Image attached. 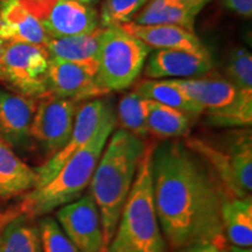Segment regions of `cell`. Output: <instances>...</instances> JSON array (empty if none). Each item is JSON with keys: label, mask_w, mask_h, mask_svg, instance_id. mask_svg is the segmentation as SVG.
Here are the masks:
<instances>
[{"label": "cell", "mask_w": 252, "mask_h": 252, "mask_svg": "<svg viewBox=\"0 0 252 252\" xmlns=\"http://www.w3.org/2000/svg\"><path fill=\"white\" fill-rule=\"evenodd\" d=\"M152 180L158 220L172 249L225 247L222 208L230 196L200 154L180 140L154 146Z\"/></svg>", "instance_id": "1"}, {"label": "cell", "mask_w": 252, "mask_h": 252, "mask_svg": "<svg viewBox=\"0 0 252 252\" xmlns=\"http://www.w3.org/2000/svg\"><path fill=\"white\" fill-rule=\"evenodd\" d=\"M146 144L131 132L113 130L90 181V195L97 204L105 250L117 228L122 209L137 175Z\"/></svg>", "instance_id": "2"}, {"label": "cell", "mask_w": 252, "mask_h": 252, "mask_svg": "<svg viewBox=\"0 0 252 252\" xmlns=\"http://www.w3.org/2000/svg\"><path fill=\"white\" fill-rule=\"evenodd\" d=\"M116 124V113L109 105L91 139L62 166L52 180L42 187L28 191L21 204V212L30 217L46 215L56 208L80 198L90 185Z\"/></svg>", "instance_id": "3"}, {"label": "cell", "mask_w": 252, "mask_h": 252, "mask_svg": "<svg viewBox=\"0 0 252 252\" xmlns=\"http://www.w3.org/2000/svg\"><path fill=\"white\" fill-rule=\"evenodd\" d=\"M153 149L154 146L145 149L117 228L105 252H166L167 243L154 204Z\"/></svg>", "instance_id": "4"}, {"label": "cell", "mask_w": 252, "mask_h": 252, "mask_svg": "<svg viewBox=\"0 0 252 252\" xmlns=\"http://www.w3.org/2000/svg\"><path fill=\"white\" fill-rule=\"evenodd\" d=\"M152 49L121 26L102 28L97 55V81L106 91H121L134 83Z\"/></svg>", "instance_id": "5"}, {"label": "cell", "mask_w": 252, "mask_h": 252, "mask_svg": "<svg viewBox=\"0 0 252 252\" xmlns=\"http://www.w3.org/2000/svg\"><path fill=\"white\" fill-rule=\"evenodd\" d=\"M50 56L43 46L7 42L1 62V77L15 93L40 99L48 94L47 74Z\"/></svg>", "instance_id": "6"}, {"label": "cell", "mask_w": 252, "mask_h": 252, "mask_svg": "<svg viewBox=\"0 0 252 252\" xmlns=\"http://www.w3.org/2000/svg\"><path fill=\"white\" fill-rule=\"evenodd\" d=\"M78 108L76 100L58 98L50 94L37 100L31 126V139L49 158L67 144Z\"/></svg>", "instance_id": "7"}, {"label": "cell", "mask_w": 252, "mask_h": 252, "mask_svg": "<svg viewBox=\"0 0 252 252\" xmlns=\"http://www.w3.org/2000/svg\"><path fill=\"white\" fill-rule=\"evenodd\" d=\"M56 219L81 252H105L100 214L90 194L60 207Z\"/></svg>", "instance_id": "8"}, {"label": "cell", "mask_w": 252, "mask_h": 252, "mask_svg": "<svg viewBox=\"0 0 252 252\" xmlns=\"http://www.w3.org/2000/svg\"><path fill=\"white\" fill-rule=\"evenodd\" d=\"M47 91L50 96L78 103L106 94L97 81V64L56 59H50L49 61Z\"/></svg>", "instance_id": "9"}, {"label": "cell", "mask_w": 252, "mask_h": 252, "mask_svg": "<svg viewBox=\"0 0 252 252\" xmlns=\"http://www.w3.org/2000/svg\"><path fill=\"white\" fill-rule=\"evenodd\" d=\"M109 105L108 102L99 98L90 99L80 105L67 144L58 153L50 157L43 165L35 168L37 174L35 188L42 187L52 180L62 168V166L91 139Z\"/></svg>", "instance_id": "10"}, {"label": "cell", "mask_w": 252, "mask_h": 252, "mask_svg": "<svg viewBox=\"0 0 252 252\" xmlns=\"http://www.w3.org/2000/svg\"><path fill=\"white\" fill-rule=\"evenodd\" d=\"M40 21L49 37L80 35L99 27V13L96 7L77 0H54Z\"/></svg>", "instance_id": "11"}, {"label": "cell", "mask_w": 252, "mask_h": 252, "mask_svg": "<svg viewBox=\"0 0 252 252\" xmlns=\"http://www.w3.org/2000/svg\"><path fill=\"white\" fill-rule=\"evenodd\" d=\"M214 63L208 54H198L187 50L157 49L151 52L144 65V75L150 80L175 77H200L213 70Z\"/></svg>", "instance_id": "12"}, {"label": "cell", "mask_w": 252, "mask_h": 252, "mask_svg": "<svg viewBox=\"0 0 252 252\" xmlns=\"http://www.w3.org/2000/svg\"><path fill=\"white\" fill-rule=\"evenodd\" d=\"M37 100L0 90V139L12 149H25L30 144Z\"/></svg>", "instance_id": "13"}, {"label": "cell", "mask_w": 252, "mask_h": 252, "mask_svg": "<svg viewBox=\"0 0 252 252\" xmlns=\"http://www.w3.org/2000/svg\"><path fill=\"white\" fill-rule=\"evenodd\" d=\"M172 81L189 98L200 105L206 115L228 109L244 93L238 90L226 78L220 76L176 78Z\"/></svg>", "instance_id": "14"}, {"label": "cell", "mask_w": 252, "mask_h": 252, "mask_svg": "<svg viewBox=\"0 0 252 252\" xmlns=\"http://www.w3.org/2000/svg\"><path fill=\"white\" fill-rule=\"evenodd\" d=\"M0 37L6 42L45 46L49 36L23 0H0Z\"/></svg>", "instance_id": "15"}, {"label": "cell", "mask_w": 252, "mask_h": 252, "mask_svg": "<svg viewBox=\"0 0 252 252\" xmlns=\"http://www.w3.org/2000/svg\"><path fill=\"white\" fill-rule=\"evenodd\" d=\"M123 30L143 41L151 49H178L198 54H208V49L195 32L169 25H135L128 23L121 26Z\"/></svg>", "instance_id": "16"}, {"label": "cell", "mask_w": 252, "mask_h": 252, "mask_svg": "<svg viewBox=\"0 0 252 252\" xmlns=\"http://www.w3.org/2000/svg\"><path fill=\"white\" fill-rule=\"evenodd\" d=\"M37 174L0 139V198L25 194L36 187Z\"/></svg>", "instance_id": "17"}, {"label": "cell", "mask_w": 252, "mask_h": 252, "mask_svg": "<svg viewBox=\"0 0 252 252\" xmlns=\"http://www.w3.org/2000/svg\"><path fill=\"white\" fill-rule=\"evenodd\" d=\"M100 33L102 27L89 34L48 37L43 47L48 52L50 59L97 64Z\"/></svg>", "instance_id": "18"}, {"label": "cell", "mask_w": 252, "mask_h": 252, "mask_svg": "<svg viewBox=\"0 0 252 252\" xmlns=\"http://www.w3.org/2000/svg\"><path fill=\"white\" fill-rule=\"evenodd\" d=\"M197 14L181 0H150L131 23L144 26L169 25L194 32Z\"/></svg>", "instance_id": "19"}, {"label": "cell", "mask_w": 252, "mask_h": 252, "mask_svg": "<svg viewBox=\"0 0 252 252\" xmlns=\"http://www.w3.org/2000/svg\"><path fill=\"white\" fill-rule=\"evenodd\" d=\"M224 236L234 247L252 245V197H230L222 208Z\"/></svg>", "instance_id": "20"}, {"label": "cell", "mask_w": 252, "mask_h": 252, "mask_svg": "<svg viewBox=\"0 0 252 252\" xmlns=\"http://www.w3.org/2000/svg\"><path fill=\"white\" fill-rule=\"evenodd\" d=\"M191 116L147 99V131L160 139L185 137L190 131Z\"/></svg>", "instance_id": "21"}, {"label": "cell", "mask_w": 252, "mask_h": 252, "mask_svg": "<svg viewBox=\"0 0 252 252\" xmlns=\"http://www.w3.org/2000/svg\"><path fill=\"white\" fill-rule=\"evenodd\" d=\"M135 91L144 98L176 109L191 117H197L203 113L202 108L189 98L172 80L141 81L135 88Z\"/></svg>", "instance_id": "22"}, {"label": "cell", "mask_w": 252, "mask_h": 252, "mask_svg": "<svg viewBox=\"0 0 252 252\" xmlns=\"http://www.w3.org/2000/svg\"><path fill=\"white\" fill-rule=\"evenodd\" d=\"M0 252H42L39 225L27 215L14 217L0 232Z\"/></svg>", "instance_id": "23"}, {"label": "cell", "mask_w": 252, "mask_h": 252, "mask_svg": "<svg viewBox=\"0 0 252 252\" xmlns=\"http://www.w3.org/2000/svg\"><path fill=\"white\" fill-rule=\"evenodd\" d=\"M232 175L242 197L252 190V138L251 131L237 132L231 138L228 152Z\"/></svg>", "instance_id": "24"}, {"label": "cell", "mask_w": 252, "mask_h": 252, "mask_svg": "<svg viewBox=\"0 0 252 252\" xmlns=\"http://www.w3.org/2000/svg\"><path fill=\"white\" fill-rule=\"evenodd\" d=\"M116 119L123 130L140 138L147 135V99L135 90L124 94L118 104Z\"/></svg>", "instance_id": "25"}, {"label": "cell", "mask_w": 252, "mask_h": 252, "mask_svg": "<svg viewBox=\"0 0 252 252\" xmlns=\"http://www.w3.org/2000/svg\"><path fill=\"white\" fill-rule=\"evenodd\" d=\"M209 125L220 127H248L252 123V93H242L237 102L223 111L206 115Z\"/></svg>", "instance_id": "26"}, {"label": "cell", "mask_w": 252, "mask_h": 252, "mask_svg": "<svg viewBox=\"0 0 252 252\" xmlns=\"http://www.w3.org/2000/svg\"><path fill=\"white\" fill-rule=\"evenodd\" d=\"M150 0H104L99 13V27L123 26L131 23Z\"/></svg>", "instance_id": "27"}, {"label": "cell", "mask_w": 252, "mask_h": 252, "mask_svg": "<svg viewBox=\"0 0 252 252\" xmlns=\"http://www.w3.org/2000/svg\"><path fill=\"white\" fill-rule=\"evenodd\" d=\"M226 80L238 90L252 93V55L248 49L236 48L225 65Z\"/></svg>", "instance_id": "28"}, {"label": "cell", "mask_w": 252, "mask_h": 252, "mask_svg": "<svg viewBox=\"0 0 252 252\" xmlns=\"http://www.w3.org/2000/svg\"><path fill=\"white\" fill-rule=\"evenodd\" d=\"M39 230L42 252H81L52 217H43L39 223Z\"/></svg>", "instance_id": "29"}, {"label": "cell", "mask_w": 252, "mask_h": 252, "mask_svg": "<svg viewBox=\"0 0 252 252\" xmlns=\"http://www.w3.org/2000/svg\"><path fill=\"white\" fill-rule=\"evenodd\" d=\"M226 8L244 18H251L252 0H223Z\"/></svg>", "instance_id": "30"}, {"label": "cell", "mask_w": 252, "mask_h": 252, "mask_svg": "<svg viewBox=\"0 0 252 252\" xmlns=\"http://www.w3.org/2000/svg\"><path fill=\"white\" fill-rule=\"evenodd\" d=\"M178 252H229L224 247H220L217 244L213 243H203V244H195L190 247L180 249Z\"/></svg>", "instance_id": "31"}, {"label": "cell", "mask_w": 252, "mask_h": 252, "mask_svg": "<svg viewBox=\"0 0 252 252\" xmlns=\"http://www.w3.org/2000/svg\"><path fill=\"white\" fill-rule=\"evenodd\" d=\"M53 1L54 0H23L24 4L39 19L41 15L45 13L46 9L49 7Z\"/></svg>", "instance_id": "32"}, {"label": "cell", "mask_w": 252, "mask_h": 252, "mask_svg": "<svg viewBox=\"0 0 252 252\" xmlns=\"http://www.w3.org/2000/svg\"><path fill=\"white\" fill-rule=\"evenodd\" d=\"M185 5H187L188 7H190L194 11H196L197 13H200L202 11V8L207 4H209L212 0H181Z\"/></svg>", "instance_id": "33"}, {"label": "cell", "mask_w": 252, "mask_h": 252, "mask_svg": "<svg viewBox=\"0 0 252 252\" xmlns=\"http://www.w3.org/2000/svg\"><path fill=\"white\" fill-rule=\"evenodd\" d=\"M6 41L2 40L0 37V77H1V62H2V56H4V52H5V47H6Z\"/></svg>", "instance_id": "34"}, {"label": "cell", "mask_w": 252, "mask_h": 252, "mask_svg": "<svg viewBox=\"0 0 252 252\" xmlns=\"http://www.w3.org/2000/svg\"><path fill=\"white\" fill-rule=\"evenodd\" d=\"M230 252H252V250L251 248H238L232 245L231 249H230Z\"/></svg>", "instance_id": "35"}, {"label": "cell", "mask_w": 252, "mask_h": 252, "mask_svg": "<svg viewBox=\"0 0 252 252\" xmlns=\"http://www.w3.org/2000/svg\"><path fill=\"white\" fill-rule=\"evenodd\" d=\"M77 1L82 2V4H86V5H89V6H96L97 4L99 2V0H77Z\"/></svg>", "instance_id": "36"}]
</instances>
